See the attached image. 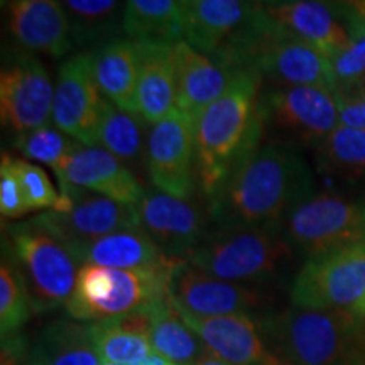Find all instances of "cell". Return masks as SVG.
Segmentation results:
<instances>
[{"mask_svg": "<svg viewBox=\"0 0 365 365\" xmlns=\"http://www.w3.org/2000/svg\"><path fill=\"white\" fill-rule=\"evenodd\" d=\"M71 252L80 266L93 264L112 269H150L175 262L163 254L143 227L105 235L71 249Z\"/></svg>", "mask_w": 365, "mask_h": 365, "instance_id": "603a6c76", "label": "cell"}, {"mask_svg": "<svg viewBox=\"0 0 365 365\" xmlns=\"http://www.w3.org/2000/svg\"><path fill=\"white\" fill-rule=\"evenodd\" d=\"M61 191L70 196L71 207L66 212H44L36 218L70 249L115 232L143 227L137 207L78 186H65Z\"/></svg>", "mask_w": 365, "mask_h": 365, "instance_id": "5bb4252c", "label": "cell"}, {"mask_svg": "<svg viewBox=\"0 0 365 365\" xmlns=\"http://www.w3.org/2000/svg\"><path fill=\"white\" fill-rule=\"evenodd\" d=\"M352 7H355V9H357V11H360L365 16V0H360L357 6H352Z\"/></svg>", "mask_w": 365, "mask_h": 365, "instance_id": "7bdbcfd3", "label": "cell"}, {"mask_svg": "<svg viewBox=\"0 0 365 365\" xmlns=\"http://www.w3.org/2000/svg\"><path fill=\"white\" fill-rule=\"evenodd\" d=\"M148 122L140 113H130L107 102L98 129L100 148L120 159L129 170H145L148 154Z\"/></svg>", "mask_w": 365, "mask_h": 365, "instance_id": "83f0119b", "label": "cell"}, {"mask_svg": "<svg viewBox=\"0 0 365 365\" xmlns=\"http://www.w3.org/2000/svg\"><path fill=\"white\" fill-rule=\"evenodd\" d=\"M257 2L264 4V6H267V4H279V2H284V0H257Z\"/></svg>", "mask_w": 365, "mask_h": 365, "instance_id": "ee69618b", "label": "cell"}, {"mask_svg": "<svg viewBox=\"0 0 365 365\" xmlns=\"http://www.w3.org/2000/svg\"><path fill=\"white\" fill-rule=\"evenodd\" d=\"M107 100L95 78L91 51L73 54L59 66L54 85L53 124L83 145L98 144Z\"/></svg>", "mask_w": 365, "mask_h": 365, "instance_id": "4fadbf2b", "label": "cell"}, {"mask_svg": "<svg viewBox=\"0 0 365 365\" xmlns=\"http://www.w3.org/2000/svg\"><path fill=\"white\" fill-rule=\"evenodd\" d=\"M137 365H176V364H173L170 359H166L161 354L153 352V354L149 355V357H145L143 362L137 364Z\"/></svg>", "mask_w": 365, "mask_h": 365, "instance_id": "f35d334b", "label": "cell"}, {"mask_svg": "<svg viewBox=\"0 0 365 365\" xmlns=\"http://www.w3.org/2000/svg\"><path fill=\"white\" fill-rule=\"evenodd\" d=\"M279 230L303 257L365 244V202L333 193H314L279 222Z\"/></svg>", "mask_w": 365, "mask_h": 365, "instance_id": "ba28073f", "label": "cell"}, {"mask_svg": "<svg viewBox=\"0 0 365 365\" xmlns=\"http://www.w3.org/2000/svg\"><path fill=\"white\" fill-rule=\"evenodd\" d=\"M24 365H44V364H41V362H39V360H38V359H36L33 354H31V352H29V357H27V360H26V364H24Z\"/></svg>", "mask_w": 365, "mask_h": 365, "instance_id": "b9f144b4", "label": "cell"}, {"mask_svg": "<svg viewBox=\"0 0 365 365\" xmlns=\"http://www.w3.org/2000/svg\"><path fill=\"white\" fill-rule=\"evenodd\" d=\"M58 181L61 188L78 186L132 207H137L145 195L135 173L98 145H80Z\"/></svg>", "mask_w": 365, "mask_h": 365, "instance_id": "ac0fdd59", "label": "cell"}, {"mask_svg": "<svg viewBox=\"0 0 365 365\" xmlns=\"http://www.w3.org/2000/svg\"><path fill=\"white\" fill-rule=\"evenodd\" d=\"M354 312L357 313V314H360V317H364L365 318V298L360 301V303L357 304V307L354 308Z\"/></svg>", "mask_w": 365, "mask_h": 365, "instance_id": "60d3db41", "label": "cell"}, {"mask_svg": "<svg viewBox=\"0 0 365 365\" xmlns=\"http://www.w3.org/2000/svg\"><path fill=\"white\" fill-rule=\"evenodd\" d=\"M344 14L349 41L330 58L335 91L365 86V16L352 6H344Z\"/></svg>", "mask_w": 365, "mask_h": 365, "instance_id": "4dcf8cb0", "label": "cell"}, {"mask_svg": "<svg viewBox=\"0 0 365 365\" xmlns=\"http://www.w3.org/2000/svg\"><path fill=\"white\" fill-rule=\"evenodd\" d=\"M127 0H61L75 46L95 49L124 36Z\"/></svg>", "mask_w": 365, "mask_h": 365, "instance_id": "4316f807", "label": "cell"}, {"mask_svg": "<svg viewBox=\"0 0 365 365\" xmlns=\"http://www.w3.org/2000/svg\"><path fill=\"white\" fill-rule=\"evenodd\" d=\"M21 181L14 170L12 156L4 154L0 164V213L4 218L14 220L29 213Z\"/></svg>", "mask_w": 365, "mask_h": 365, "instance_id": "d590c367", "label": "cell"}, {"mask_svg": "<svg viewBox=\"0 0 365 365\" xmlns=\"http://www.w3.org/2000/svg\"><path fill=\"white\" fill-rule=\"evenodd\" d=\"M185 41L215 58L234 41L254 12L250 0H180Z\"/></svg>", "mask_w": 365, "mask_h": 365, "instance_id": "ffe728a7", "label": "cell"}, {"mask_svg": "<svg viewBox=\"0 0 365 365\" xmlns=\"http://www.w3.org/2000/svg\"><path fill=\"white\" fill-rule=\"evenodd\" d=\"M103 364L137 365L153 354L148 336L118 330L108 322H88Z\"/></svg>", "mask_w": 365, "mask_h": 365, "instance_id": "836d02e7", "label": "cell"}, {"mask_svg": "<svg viewBox=\"0 0 365 365\" xmlns=\"http://www.w3.org/2000/svg\"><path fill=\"white\" fill-rule=\"evenodd\" d=\"M6 249L17 264L34 313L66 307L75 293L80 262L71 249L38 218L7 228Z\"/></svg>", "mask_w": 365, "mask_h": 365, "instance_id": "5b68a950", "label": "cell"}, {"mask_svg": "<svg viewBox=\"0 0 365 365\" xmlns=\"http://www.w3.org/2000/svg\"><path fill=\"white\" fill-rule=\"evenodd\" d=\"M31 354L44 365H102L91 325L75 318L46 325Z\"/></svg>", "mask_w": 365, "mask_h": 365, "instance_id": "d4e9b609", "label": "cell"}, {"mask_svg": "<svg viewBox=\"0 0 365 365\" xmlns=\"http://www.w3.org/2000/svg\"><path fill=\"white\" fill-rule=\"evenodd\" d=\"M29 210L66 212L71 207L70 196L58 191L43 168L22 158H12Z\"/></svg>", "mask_w": 365, "mask_h": 365, "instance_id": "e575fe53", "label": "cell"}, {"mask_svg": "<svg viewBox=\"0 0 365 365\" xmlns=\"http://www.w3.org/2000/svg\"><path fill=\"white\" fill-rule=\"evenodd\" d=\"M262 78L235 73L225 93L195 118L198 186L212 200L264 140Z\"/></svg>", "mask_w": 365, "mask_h": 365, "instance_id": "7a4b0ae2", "label": "cell"}, {"mask_svg": "<svg viewBox=\"0 0 365 365\" xmlns=\"http://www.w3.org/2000/svg\"><path fill=\"white\" fill-rule=\"evenodd\" d=\"M7 29L17 48L61 58L75 46L61 0H7Z\"/></svg>", "mask_w": 365, "mask_h": 365, "instance_id": "e0dca14e", "label": "cell"}, {"mask_svg": "<svg viewBox=\"0 0 365 365\" xmlns=\"http://www.w3.org/2000/svg\"><path fill=\"white\" fill-rule=\"evenodd\" d=\"M139 58L137 112L149 125L176 108L175 44L135 41Z\"/></svg>", "mask_w": 365, "mask_h": 365, "instance_id": "7402d4cb", "label": "cell"}, {"mask_svg": "<svg viewBox=\"0 0 365 365\" xmlns=\"http://www.w3.org/2000/svg\"><path fill=\"white\" fill-rule=\"evenodd\" d=\"M264 135L287 148L317 149L340 125L335 91L319 86H271L261 91Z\"/></svg>", "mask_w": 365, "mask_h": 365, "instance_id": "52a82bcc", "label": "cell"}, {"mask_svg": "<svg viewBox=\"0 0 365 365\" xmlns=\"http://www.w3.org/2000/svg\"><path fill=\"white\" fill-rule=\"evenodd\" d=\"M149 341L154 352L176 365H196L208 354L207 345L173 307L170 296L159 303Z\"/></svg>", "mask_w": 365, "mask_h": 365, "instance_id": "f1b7e54d", "label": "cell"}, {"mask_svg": "<svg viewBox=\"0 0 365 365\" xmlns=\"http://www.w3.org/2000/svg\"><path fill=\"white\" fill-rule=\"evenodd\" d=\"M14 145L21 150L27 161H34L51 168L56 178L61 176L68 159L80 148L78 140L71 139L65 132L53 125H44L27 134L17 135Z\"/></svg>", "mask_w": 365, "mask_h": 365, "instance_id": "d6a6232c", "label": "cell"}, {"mask_svg": "<svg viewBox=\"0 0 365 365\" xmlns=\"http://www.w3.org/2000/svg\"><path fill=\"white\" fill-rule=\"evenodd\" d=\"M54 85L43 61L34 53L17 49L0 73L2 124L22 135L53 122Z\"/></svg>", "mask_w": 365, "mask_h": 365, "instance_id": "8fae6325", "label": "cell"}, {"mask_svg": "<svg viewBox=\"0 0 365 365\" xmlns=\"http://www.w3.org/2000/svg\"><path fill=\"white\" fill-rule=\"evenodd\" d=\"M31 349H27V341L19 333L2 336V355L0 365H24L29 357Z\"/></svg>", "mask_w": 365, "mask_h": 365, "instance_id": "74e56055", "label": "cell"}, {"mask_svg": "<svg viewBox=\"0 0 365 365\" xmlns=\"http://www.w3.org/2000/svg\"><path fill=\"white\" fill-rule=\"evenodd\" d=\"M293 307L354 309L365 298V244L313 255L289 289Z\"/></svg>", "mask_w": 365, "mask_h": 365, "instance_id": "9c48e42d", "label": "cell"}, {"mask_svg": "<svg viewBox=\"0 0 365 365\" xmlns=\"http://www.w3.org/2000/svg\"><path fill=\"white\" fill-rule=\"evenodd\" d=\"M124 38L176 44L185 41V14L180 0H127Z\"/></svg>", "mask_w": 365, "mask_h": 365, "instance_id": "484cf974", "label": "cell"}, {"mask_svg": "<svg viewBox=\"0 0 365 365\" xmlns=\"http://www.w3.org/2000/svg\"><path fill=\"white\" fill-rule=\"evenodd\" d=\"M185 323L202 339L208 352L232 365H287L267 344L262 314L195 317L180 312Z\"/></svg>", "mask_w": 365, "mask_h": 365, "instance_id": "9a60e30c", "label": "cell"}, {"mask_svg": "<svg viewBox=\"0 0 365 365\" xmlns=\"http://www.w3.org/2000/svg\"><path fill=\"white\" fill-rule=\"evenodd\" d=\"M145 173L154 188L176 198L191 200L196 175L195 120L180 108L150 125Z\"/></svg>", "mask_w": 365, "mask_h": 365, "instance_id": "7c38bea8", "label": "cell"}, {"mask_svg": "<svg viewBox=\"0 0 365 365\" xmlns=\"http://www.w3.org/2000/svg\"><path fill=\"white\" fill-rule=\"evenodd\" d=\"M168 296L176 309L195 317L262 314L271 299L261 286L220 279L188 261H176L173 266Z\"/></svg>", "mask_w": 365, "mask_h": 365, "instance_id": "30bf717a", "label": "cell"}, {"mask_svg": "<svg viewBox=\"0 0 365 365\" xmlns=\"http://www.w3.org/2000/svg\"><path fill=\"white\" fill-rule=\"evenodd\" d=\"M175 262L150 269L83 264L66 312L78 322H108L168 298V281Z\"/></svg>", "mask_w": 365, "mask_h": 365, "instance_id": "8992f818", "label": "cell"}, {"mask_svg": "<svg viewBox=\"0 0 365 365\" xmlns=\"http://www.w3.org/2000/svg\"><path fill=\"white\" fill-rule=\"evenodd\" d=\"M102 365H120V364H102Z\"/></svg>", "mask_w": 365, "mask_h": 365, "instance_id": "f6af8a7d", "label": "cell"}, {"mask_svg": "<svg viewBox=\"0 0 365 365\" xmlns=\"http://www.w3.org/2000/svg\"><path fill=\"white\" fill-rule=\"evenodd\" d=\"M294 254L277 225H215L186 261L220 279L264 287L284 276Z\"/></svg>", "mask_w": 365, "mask_h": 365, "instance_id": "277c9868", "label": "cell"}, {"mask_svg": "<svg viewBox=\"0 0 365 365\" xmlns=\"http://www.w3.org/2000/svg\"><path fill=\"white\" fill-rule=\"evenodd\" d=\"M267 344L287 365H365V318L354 309L264 313Z\"/></svg>", "mask_w": 365, "mask_h": 365, "instance_id": "3957f363", "label": "cell"}, {"mask_svg": "<svg viewBox=\"0 0 365 365\" xmlns=\"http://www.w3.org/2000/svg\"><path fill=\"white\" fill-rule=\"evenodd\" d=\"M314 193V180L298 149L266 143L208 200L218 227H274Z\"/></svg>", "mask_w": 365, "mask_h": 365, "instance_id": "6da1fadb", "label": "cell"}, {"mask_svg": "<svg viewBox=\"0 0 365 365\" xmlns=\"http://www.w3.org/2000/svg\"><path fill=\"white\" fill-rule=\"evenodd\" d=\"M140 225L166 257L186 261L210 230L207 215L191 200H182L159 190H145L137 205Z\"/></svg>", "mask_w": 365, "mask_h": 365, "instance_id": "2e32d148", "label": "cell"}, {"mask_svg": "<svg viewBox=\"0 0 365 365\" xmlns=\"http://www.w3.org/2000/svg\"><path fill=\"white\" fill-rule=\"evenodd\" d=\"M100 91L107 102L124 112H137L139 58L135 41L117 38L90 49Z\"/></svg>", "mask_w": 365, "mask_h": 365, "instance_id": "cb8c5ba5", "label": "cell"}, {"mask_svg": "<svg viewBox=\"0 0 365 365\" xmlns=\"http://www.w3.org/2000/svg\"><path fill=\"white\" fill-rule=\"evenodd\" d=\"M196 365H232V364H228V362H225V360L218 359V357H215V355H212L208 352Z\"/></svg>", "mask_w": 365, "mask_h": 365, "instance_id": "ab89813d", "label": "cell"}, {"mask_svg": "<svg viewBox=\"0 0 365 365\" xmlns=\"http://www.w3.org/2000/svg\"><path fill=\"white\" fill-rule=\"evenodd\" d=\"M319 171L331 178L357 181L365 178V130L339 125L317 148Z\"/></svg>", "mask_w": 365, "mask_h": 365, "instance_id": "f546056e", "label": "cell"}, {"mask_svg": "<svg viewBox=\"0 0 365 365\" xmlns=\"http://www.w3.org/2000/svg\"><path fill=\"white\" fill-rule=\"evenodd\" d=\"M176 108L195 118L225 93L234 73L186 41L175 44Z\"/></svg>", "mask_w": 365, "mask_h": 365, "instance_id": "44dd1931", "label": "cell"}, {"mask_svg": "<svg viewBox=\"0 0 365 365\" xmlns=\"http://www.w3.org/2000/svg\"><path fill=\"white\" fill-rule=\"evenodd\" d=\"M340 125L365 130V86L335 91Z\"/></svg>", "mask_w": 365, "mask_h": 365, "instance_id": "8d00e7d4", "label": "cell"}, {"mask_svg": "<svg viewBox=\"0 0 365 365\" xmlns=\"http://www.w3.org/2000/svg\"><path fill=\"white\" fill-rule=\"evenodd\" d=\"M33 313L29 293L22 274L11 254L2 249L0 264V333L2 336L17 333Z\"/></svg>", "mask_w": 365, "mask_h": 365, "instance_id": "1f68e13d", "label": "cell"}, {"mask_svg": "<svg viewBox=\"0 0 365 365\" xmlns=\"http://www.w3.org/2000/svg\"><path fill=\"white\" fill-rule=\"evenodd\" d=\"M262 7L287 33L303 39L330 59L349 41L344 7L336 9L330 0H284Z\"/></svg>", "mask_w": 365, "mask_h": 365, "instance_id": "d6986e66", "label": "cell"}]
</instances>
